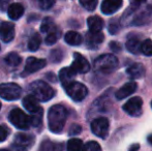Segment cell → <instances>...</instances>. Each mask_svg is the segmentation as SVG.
I'll return each mask as SVG.
<instances>
[{
    "mask_svg": "<svg viewBox=\"0 0 152 151\" xmlns=\"http://www.w3.org/2000/svg\"><path fill=\"white\" fill-rule=\"evenodd\" d=\"M64 39L70 46H79L83 42L82 35L80 33L76 32V31H68L64 36Z\"/></svg>",
    "mask_w": 152,
    "mask_h": 151,
    "instance_id": "44dd1931",
    "label": "cell"
},
{
    "mask_svg": "<svg viewBox=\"0 0 152 151\" xmlns=\"http://www.w3.org/2000/svg\"><path fill=\"white\" fill-rule=\"evenodd\" d=\"M0 151H10V150H7V149H0Z\"/></svg>",
    "mask_w": 152,
    "mask_h": 151,
    "instance_id": "ab89813d",
    "label": "cell"
},
{
    "mask_svg": "<svg viewBox=\"0 0 152 151\" xmlns=\"http://www.w3.org/2000/svg\"><path fill=\"white\" fill-rule=\"evenodd\" d=\"M82 151H102L100 145L95 141H89L83 145Z\"/></svg>",
    "mask_w": 152,
    "mask_h": 151,
    "instance_id": "1f68e13d",
    "label": "cell"
},
{
    "mask_svg": "<svg viewBox=\"0 0 152 151\" xmlns=\"http://www.w3.org/2000/svg\"><path fill=\"white\" fill-rule=\"evenodd\" d=\"M22 89L16 83H3L0 85V97L5 101H16L20 97Z\"/></svg>",
    "mask_w": 152,
    "mask_h": 151,
    "instance_id": "8992f818",
    "label": "cell"
},
{
    "mask_svg": "<svg viewBox=\"0 0 152 151\" xmlns=\"http://www.w3.org/2000/svg\"><path fill=\"white\" fill-rule=\"evenodd\" d=\"M143 101L141 97L134 96L129 98L123 105V111L132 117H138L142 114Z\"/></svg>",
    "mask_w": 152,
    "mask_h": 151,
    "instance_id": "ba28073f",
    "label": "cell"
},
{
    "mask_svg": "<svg viewBox=\"0 0 152 151\" xmlns=\"http://www.w3.org/2000/svg\"><path fill=\"white\" fill-rule=\"evenodd\" d=\"M60 35H61L60 30L57 28L55 31H53V32L47 34V37H46V39H45V42H46V44H48V46L54 44L55 42L58 40V38L60 37Z\"/></svg>",
    "mask_w": 152,
    "mask_h": 151,
    "instance_id": "f1b7e54d",
    "label": "cell"
},
{
    "mask_svg": "<svg viewBox=\"0 0 152 151\" xmlns=\"http://www.w3.org/2000/svg\"><path fill=\"white\" fill-rule=\"evenodd\" d=\"M0 109H1V103H0Z\"/></svg>",
    "mask_w": 152,
    "mask_h": 151,
    "instance_id": "60d3db41",
    "label": "cell"
},
{
    "mask_svg": "<svg viewBox=\"0 0 152 151\" xmlns=\"http://www.w3.org/2000/svg\"><path fill=\"white\" fill-rule=\"evenodd\" d=\"M4 61H5L6 65H7L8 67H10V69H16V67H18L19 65H20L22 60H21V57L19 56L17 53L12 52V53H10V54L5 57Z\"/></svg>",
    "mask_w": 152,
    "mask_h": 151,
    "instance_id": "603a6c76",
    "label": "cell"
},
{
    "mask_svg": "<svg viewBox=\"0 0 152 151\" xmlns=\"http://www.w3.org/2000/svg\"><path fill=\"white\" fill-rule=\"evenodd\" d=\"M22 103L25 109L28 112H30V113H35V112H37L38 110L40 109L39 101H38L32 94L26 95V96L23 98Z\"/></svg>",
    "mask_w": 152,
    "mask_h": 151,
    "instance_id": "2e32d148",
    "label": "cell"
},
{
    "mask_svg": "<svg viewBox=\"0 0 152 151\" xmlns=\"http://www.w3.org/2000/svg\"><path fill=\"white\" fill-rule=\"evenodd\" d=\"M139 147H140V146H139L138 144H134V145L132 146V148L129 149V151H136V150L139 149Z\"/></svg>",
    "mask_w": 152,
    "mask_h": 151,
    "instance_id": "74e56055",
    "label": "cell"
},
{
    "mask_svg": "<svg viewBox=\"0 0 152 151\" xmlns=\"http://www.w3.org/2000/svg\"><path fill=\"white\" fill-rule=\"evenodd\" d=\"M130 1H132V7H138V6H140L141 4L145 3L146 0H130Z\"/></svg>",
    "mask_w": 152,
    "mask_h": 151,
    "instance_id": "d590c367",
    "label": "cell"
},
{
    "mask_svg": "<svg viewBox=\"0 0 152 151\" xmlns=\"http://www.w3.org/2000/svg\"><path fill=\"white\" fill-rule=\"evenodd\" d=\"M67 95L75 101H82L88 94V89L84 84L80 82L72 81L64 87Z\"/></svg>",
    "mask_w": 152,
    "mask_h": 151,
    "instance_id": "277c9868",
    "label": "cell"
},
{
    "mask_svg": "<svg viewBox=\"0 0 152 151\" xmlns=\"http://www.w3.org/2000/svg\"><path fill=\"white\" fill-rule=\"evenodd\" d=\"M29 90L38 101H48L52 99L55 95L54 89L48 83L40 80L32 82L29 86Z\"/></svg>",
    "mask_w": 152,
    "mask_h": 151,
    "instance_id": "7a4b0ae2",
    "label": "cell"
},
{
    "mask_svg": "<svg viewBox=\"0 0 152 151\" xmlns=\"http://www.w3.org/2000/svg\"><path fill=\"white\" fill-rule=\"evenodd\" d=\"M123 0H104L102 3V12L104 15H113L122 6Z\"/></svg>",
    "mask_w": 152,
    "mask_h": 151,
    "instance_id": "5bb4252c",
    "label": "cell"
},
{
    "mask_svg": "<svg viewBox=\"0 0 152 151\" xmlns=\"http://www.w3.org/2000/svg\"><path fill=\"white\" fill-rule=\"evenodd\" d=\"M42 114H44V111L40 108L37 112L35 113H32L31 116H29V120H30V125L34 127H37L38 125L42 123Z\"/></svg>",
    "mask_w": 152,
    "mask_h": 151,
    "instance_id": "83f0119b",
    "label": "cell"
},
{
    "mask_svg": "<svg viewBox=\"0 0 152 151\" xmlns=\"http://www.w3.org/2000/svg\"><path fill=\"white\" fill-rule=\"evenodd\" d=\"M118 59L113 54H104L94 61V69L104 75L112 74L118 69Z\"/></svg>",
    "mask_w": 152,
    "mask_h": 151,
    "instance_id": "3957f363",
    "label": "cell"
},
{
    "mask_svg": "<svg viewBox=\"0 0 152 151\" xmlns=\"http://www.w3.org/2000/svg\"><path fill=\"white\" fill-rule=\"evenodd\" d=\"M67 118V111L61 105H55L51 107L48 114L49 128L55 133H59L62 131Z\"/></svg>",
    "mask_w": 152,
    "mask_h": 151,
    "instance_id": "6da1fadb",
    "label": "cell"
},
{
    "mask_svg": "<svg viewBox=\"0 0 152 151\" xmlns=\"http://www.w3.org/2000/svg\"><path fill=\"white\" fill-rule=\"evenodd\" d=\"M15 37V26L10 22H2L0 24V38L3 42H12Z\"/></svg>",
    "mask_w": 152,
    "mask_h": 151,
    "instance_id": "30bf717a",
    "label": "cell"
},
{
    "mask_svg": "<svg viewBox=\"0 0 152 151\" xmlns=\"http://www.w3.org/2000/svg\"><path fill=\"white\" fill-rule=\"evenodd\" d=\"M40 44H42V38H40V35L37 34V33H34L32 36L29 38L28 42V49L31 52H34V51H37L38 48H39Z\"/></svg>",
    "mask_w": 152,
    "mask_h": 151,
    "instance_id": "484cf974",
    "label": "cell"
},
{
    "mask_svg": "<svg viewBox=\"0 0 152 151\" xmlns=\"http://www.w3.org/2000/svg\"><path fill=\"white\" fill-rule=\"evenodd\" d=\"M104 39V36L102 32H90L89 31L88 33L86 34V44L89 47V48H96L98 47Z\"/></svg>",
    "mask_w": 152,
    "mask_h": 151,
    "instance_id": "9a60e30c",
    "label": "cell"
},
{
    "mask_svg": "<svg viewBox=\"0 0 152 151\" xmlns=\"http://www.w3.org/2000/svg\"><path fill=\"white\" fill-rule=\"evenodd\" d=\"M80 1V4L85 8V9L89 10V12H92L96 8L98 3V0H79Z\"/></svg>",
    "mask_w": 152,
    "mask_h": 151,
    "instance_id": "4dcf8cb0",
    "label": "cell"
},
{
    "mask_svg": "<svg viewBox=\"0 0 152 151\" xmlns=\"http://www.w3.org/2000/svg\"><path fill=\"white\" fill-rule=\"evenodd\" d=\"M34 142V138L31 135H26V133H18L16 135L14 140V146L17 147H21L23 149H28L29 147H31L32 144Z\"/></svg>",
    "mask_w": 152,
    "mask_h": 151,
    "instance_id": "4fadbf2b",
    "label": "cell"
},
{
    "mask_svg": "<svg viewBox=\"0 0 152 151\" xmlns=\"http://www.w3.org/2000/svg\"><path fill=\"white\" fill-rule=\"evenodd\" d=\"M110 123L106 117H99L91 122V131L98 138L106 139L109 135Z\"/></svg>",
    "mask_w": 152,
    "mask_h": 151,
    "instance_id": "52a82bcc",
    "label": "cell"
},
{
    "mask_svg": "<svg viewBox=\"0 0 152 151\" xmlns=\"http://www.w3.org/2000/svg\"><path fill=\"white\" fill-rule=\"evenodd\" d=\"M127 75L132 79H140L145 75V69L141 63H134L126 69Z\"/></svg>",
    "mask_w": 152,
    "mask_h": 151,
    "instance_id": "ffe728a7",
    "label": "cell"
},
{
    "mask_svg": "<svg viewBox=\"0 0 152 151\" xmlns=\"http://www.w3.org/2000/svg\"><path fill=\"white\" fill-rule=\"evenodd\" d=\"M141 53L146 56H152V40L146 39L141 44Z\"/></svg>",
    "mask_w": 152,
    "mask_h": 151,
    "instance_id": "f546056e",
    "label": "cell"
},
{
    "mask_svg": "<svg viewBox=\"0 0 152 151\" xmlns=\"http://www.w3.org/2000/svg\"><path fill=\"white\" fill-rule=\"evenodd\" d=\"M8 136V131L4 126L0 125V142H3L4 140H6Z\"/></svg>",
    "mask_w": 152,
    "mask_h": 151,
    "instance_id": "e575fe53",
    "label": "cell"
},
{
    "mask_svg": "<svg viewBox=\"0 0 152 151\" xmlns=\"http://www.w3.org/2000/svg\"><path fill=\"white\" fill-rule=\"evenodd\" d=\"M81 131H82V127H81L80 125L72 124V127L69 128V135L70 136H76V135H78V133H80Z\"/></svg>",
    "mask_w": 152,
    "mask_h": 151,
    "instance_id": "836d02e7",
    "label": "cell"
},
{
    "mask_svg": "<svg viewBox=\"0 0 152 151\" xmlns=\"http://www.w3.org/2000/svg\"><path fill=\"white\" fill-rule=\"evenodd\" d=\"M8 119H10V123L19 129H28L29 126H30L29 116H27L20 109L12 110L10 115H8Z\"/></svg>",
    "mask_w": 152,
    "mask_h": 151,
    "instance_id": "5b68a950",
    "label": "cell"
},
{
    "mask_svg": "<svg viewBox=\"0 0 152 151\" xmlns=\"http://www.w3.org/2000/svg\"><path fill=\"white\" fill-rule=\"evenodd\" d=\"M87 25L90 32H100L102 29L104 28V21L100 17L92 16L89 17L87 20Z\"/></svg>",
    "mask_w": 152,
    "mask_h": 151,
    "instance_id": "e0dca14e",
    "label": "cell"
},
{
    "mask_svg": "<svg viewBox=\"0 0 152 151\" xmlns=\"http://www.w3.org/2000/svg\"><path fill=\"white\" fill-rule=\"evenodd\" d=\"M136 90H137V83L130 81V82L125 83L121 88H119L118 90L116 91L115 97H116L118 101H121V99H124L129 96V95H132Z\"/></svg>",
    "mask_w": 152,
    "mask_h": 151,
    "instance_id": "7c38bea8",
    "label": "cell"
},
{
    "mask_svg": "<svg viewBox=\"0 0 152 151\" xmlns=\"http://www.w3.org/2000/svg\"><path fill=\"white\" fill-rule=\"evenodd\" d=\"M38 3H39L40 8L45 10H48L54 5L55 0H38Z\"/></svg>",
    "mask_w": 152,
    "mask_h": 151,
    "instance_id": "d6a6232c",
    "label": "cell"
},
{
    "mask_svg": "<svg viewBox=\"0 0 152 151\" xmlns=\"http://www.w3.org/2000/svg\"><path fill=\"white\" fill-rule=\"evenodd\" d=\"M38 151H63V147H62L61 144L54 143V142L46 140L40 144Z\"/></svg>",
    "mask_w": 152,
    "mask_h": 151,
    "instance_id": "7402d4cb",
    "label": "cell"
},
{
    "mask_svg": "<svg viewBox=\"0 0 152 151\" xmlns=\"http://www.w3.org/2000/svg\"><path fill=\"white\" fill-rule=\"evenodd\" d=\"M141 44L142 42L138 38H129L126 42V49L132 54H139L141 52Z\"/></svg>",
    "mask_w": 152,
    "mask_h": 151,
    "instance_id": "d4e9b609",
    "label": "cell"
},
{
    "mask_svg": "<svg viewBox=\"0 0 152 151\" xmlns=\"http://www.w3.org/2000/svg\"><path fill=\"white\" fill-rule=\"evenodd\" d=\"M56 29H57V26L55 25V22L53 19L46 18L42 20V25H40V30H42V32L49 34V33L55 31Z\"/></svg>",
    "mask_w": 152,
    "mask_h": 151,
    "instance_id": "cb8c5ba5",
    "label": "cell"
},
{
    "mask_svg": "<svg viewBox=\"0 0 152 151\" xmlns=\"http://www.w3.org/2000/svg\"><path fill=\"white\" fill-rule=\"evenodd\" d=\"M7 14L10 19H12V20H19L24 14V7L21 3H12L8 6Z\"/></svg>",
    "mask_w": 152,
    "mask_h": 151,
    "instance_id": "d6986e66",
    "label": "cell"
},
{
    "mask_svg": "<svg viewBox=\"0 0 152 151\" xmlns=\"http://www.w3.org/2000/svg\"><path fill=\"white\" fill-rule=\"evenodd\" d=\"M47 64V61L45 59H38L35 57H28L25 65V71L27 74H32L38 71L39 69H44Z\"/></svg>",
    "mask_w": 152,
    "mask_h": 151,
    "instance_id": "8fae6325",
    "label": "cell"
},
{
    "mask_svg": "<svg viewBox=\"0 0 152 151\" xmlns=\"http://www.w3.org/2000/svg\"><path fill=\"white\" fill-rule=\"evenodd\" d=\"M74 61L72 63V69L76 74H86L90 69V64H89L88 60L85 58L83 55L79 54V53H75L74 54Z\"/></svg>",
    "mask_w": 152,
    "mask_h": 151,
    "instance_id": "9c48e42d",
    "label": "cell"
},
{
    "mask_svg": "<svg viewBox=\"0 0 152 151\" xmlns=\"http://www.w3.org/2000/svg\"><path fill=\"white\" fill-rule=\"evenodd\" d=\"M151 107H152V101H151Z\"/></svg>",
    "mask_w": 152,
    "mask_h": 151,
    "instance_id": "b9f144b4",
    "label": "cell"
},
{
    "mask_svg": "<svg viewBox=\"0 0 152 151\" xmlns=\"http://www.w3.org/2000/svg\"><path fill=\"white\" fill-rule=\"evenodd\" d=\"M83 148V142L82 140L77 139H70L67 142V145H66V150L67 151H82Z\"/></svg>",
    "mask_w": 152,
    "mask_h": 151,
    "instance_id": "4316f807",
    "label": "cell"
},
{
    "mask_svg": "<svg viewBox=\"0 0 152 151\" xmlns=\"http://www.w3.org/2000/svg\"><path fill=\"white\" fill-rule=\"evenodd\" d=\"M76 75L77 74L72 71V67H64V69H62L60 73H59V79H60L62 83V86L65 87L66 85L72 83L74 81Z\"/></svg>",
    "mask_w": 152,
    "mask_h": 151,
    "instance_id": "ac0fdd59",
    "label": "cell"
},
{
    "mask_svg": "<svg viewBox=\"0 0 152 151\" xmlns=\"http://www.w3.org/2000/svg\"><path fill=\"white\" fill-rule=\"evenodd\" d=\"M148 142H149V143H150L151 145H152V133H151V135L148 137Z\"/></svg>",
    "mask_w": 152,
    "mask_h": 151,
    "instance_id": "f35d334b",
    "label": "cell"
},
{
    "mask_svg": "<svg viewBox=\"0 0 152 151\" xmlns=\"http://www.w3.org/2000/svg\"><path fill=\"white\" fill-rule=\"evenodd\" d=\"M12 151H27V150L23 149V148H21V147H17V146L12 145Z\"/></svg>",
    "mask_w": 152,
    "mask_h": 151,
    "instance_id": "8d00e7d4",
    "label": "cell"
}]
</instances>
